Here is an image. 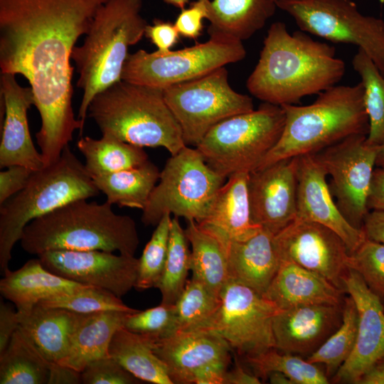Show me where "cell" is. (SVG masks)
<instances>
[{
	"label": "cell",
	"mask_w": 384,
	"mask_h": 384,
	"mask_svg": "<svg viewBox=\"0 0 384 384\" xmlns=\"http://www.w3.org/2000/svg\"><path fill=\"white\" fill-rule=\"evenodd\" d=\"M110 0H0V69L21 75L41 117L36 133L45 166L55 162L84 124L73 109L71 54Z\"/></svg>",
	"instance_id": "obj_1"
},
{
	"label": "cell",
	"mask_w": 384,
	"mask_h": 384,
	"mask_svg": "<svg viewBox=\"0 0 384 384\" xmlns=\"http://www.w3.org/2000/svg\"><path fill=\"white\" fill-rule=\"evenodd\" d=\"M345 70L334 46L315 41L302 31L290 34L286 25L277 21L267 31L247 88L264 102L296 105L305 96L336 85Z\"/></svg>",
	"instance_id": "obj_2"
},
{
	"label": "cell",
	"mask_w": 384,
	"mask_h": 384,
	"mask_svg": "<svg viewBox=\"0 0 384 384\" xmlns=\"http://www.w3.org/2000/svg\"><path fill=\"white\" fill-rule=\"evenodd\" d=\"M112 204L78 199L31 221L20 242L37 256L49 250H102L132 255L139 238L135 221L117 214Z\"/></svg>",
	"instance_id": "obj_3"
},
{
	"label": "cell",
	"mask_w": 384,
	"mask_h": 384,
	"mask_svg": "<svg viewBox=\"0 0 384 384\" xmlns=\"http://www.w3.org/2000/svg\"><path fill=\"white\" fill-rule=\"evenodd\" d=\"M364 90L355 85H334L308 105H284L281 137L259 167L319 151L354 134L368 135L369 122Z\"/></svg>",
	"instance_id": "obj_4"
},
{
	"label": "cell",
	"mask_w": 384,
	"mask_h": 384,
	"mask_svg": "<svg viewBox=\"0 0 384 384\" xmlns=\"http://www.w3.org/2000/svg\"><path fill=\"white\" fill-rule=\"evenodd\" d=\"M142 0H110L97 12L83 43L71 54L82 91L78 118L85 124L89 105L101 91L122 80L129 48L144 36Z\"/></svg>",
	"instance_id": "obj_5"
},
{
	"label": "cell",
	"mask_w": 384,
	"mask_h": 384,
	"mask_svg": "<svg viewBox=\"0 0 384 384\" xmlns=\"http://www.w3.org/2000/svg\"><path fill=\"white\" fill-rule=\"evenodd\" d=\"M102 135L141 147H164L171 155L186 146L163 89L121 80L92 100L87 110Z\"/></svg>",
	"instance_id": "obj_6"
},
{
	"label": "cell",
	"mask_w": 384,
	"mask_h": 384,
	"mask_svg": "<svg viewBox=\"0 0 384 384\" xmlns=\"http://www.w3.org/2000/svg\"><path fill=\"white\" fill-rule=\"evenodd\" d=\"M100 193L69 145L54 163L34 171L26 186L0 205V270L8 271L11 251L33 220L78 199Z\"/></svg>",
	"instance_id": "obj_7"
},
{
	"label": "cell",
	"mask_w": 384,
	"mask_h": 384,
	"mask_svg": "<svg viewBox=\"0 0 384 384\" xmlns=\"http://www.w3.org/2000/svg\"><path fill=\"white\" fill-rule=\"evenodd\" d=\"M282 106L268 102L234 115L216 125L196 146L208 165L226 178L256 170L282 133Z\"/></svg>",
	"instance_id": "obj_8"
},
{
	"label": "cell",
	"mask_w": 384,
	"mask_h": 384,
	"mask_svg": "<svg viewBox=\"0 0 384 384\" xmlns=\"http://www.w3.org/2000/svg\"><path fill=\"white\" fill-rule=\"evenodd\" d=\"M226 179L208 165L196 147L184 146L171 155L160 171L142 210V223L156 225L166 213L201 223Z\"/></svg>",
	"instance_id": "obj_9"
},
{
	"label": "cell",
	"mask_w": 384,
	"mask_h": 384,
	"mask_svg": "<svg viewBox=\"0 0 384 384\" xmlns=\"http://www.w3.org/2000/svg\"><path fill=\"white\" fill-rule=\"evenodd\" d=\"M193 46L166 53L139 50L129 53L122 80L150 87H167L194 80L230 63L243 60L242 41L221 35Z\"/></svg>",
	"instance_id": "obj_10"
},
{
	"label": "cell",
	"mask_w": 384,
	"mask_h": 384,
	"mask_svg": "<svg viewBox=\"0 0 384 384\" xmlns=\"http://www.w3.org/2000/svg\"><path fill=\"white\" fill-rule=\"evenodd\" d=\"M163 90L186 146L196 147L221 121L254 110L252 98L230 87L225 67Z\"/></svg>",
	"instance_id": "obj_11"
},
{
	"label": "cell",
	"mask_w": 384,
	"mask_h": 384,
	"mask_svg": "<svg viewBox=\"0 0 384 384\" xmlns=\"http://www.w3.org/2000/svg\"><path fill=\"white\" fill-rule=\"evenodd\" d=\"M301 31L362 49L384 75V21L365 16L351 0H279Z\"/></svg>",
	"instance_id": "obj_12"
},
{
	"label": "cell",
	"mask_w": 384,
	"mask_h": 384,
	"mask_svg": "<svg viewBox=\"0 0 384 384\" xmlns=\"http://www.w3.org/2000/svg\"><path fill=\"white\" fill-rule=\"evenodd\" d=\"M280 310L250 287L228 280L217 312L202 329L218 334L238 354L255 356L275 348L272 321Z\"/></svg>",
	"instance_id": "obj_13"
},
{
	"label": "cell",
	"mask_w": 384,
	"mask_h": 384,
	"mask_svg": "<svg viewBox=\"0 0 384 384\" xmlns=\"http://www.w3.org/2000/svg\"><path fill=\"white\" fill-rule=\"evenodd\" d=\"M367 135L354 134L316 153L331 176L329 186L345 218L361 229L369 211L367 202L378 146L366 142Z\"/></svg>",
	"instance_id": "obj_14"
},
{
	"label": "cell",
	"mask_w": 384,
	"mask_h": 384,
	"mask_svg": "<svg viewBox=\"0 0 384 384\" xmlns=\"http://www.w3.org/2000/svg\"><path fill=\"white\" fill-rule=\"evenodd\" d=\"M279 262H290L317 273L344 290L349 252L344 241L319 223L295 219L273 236Z\"/></svg>",
	"instance_id": "obj_15"
},
{
	"label": "cell",
	"mask_w": 384,
	"mask_h": 384,
	"mask_svg": "<svg viewBox=\"0 0 384 384\" xmlns=\"http://www.w3.org/2000/svg\"><path fill=\"white\" fill-rule=\"evenodd\" d=\"M48 271L69 280L107 290L121 298L134 288L139 259L102 250H49L38 255Z\"/></svg>",
	"instance_id": "obj_16"
},
{
	"label": "cell",
	"mask_w": 384,
	"mask_h": 384,
	"mask_svg": "<svg viewBox=\"0 0 384 384\" xmlns=\"http://www.w3.org/2000/svg\"><path fill=\"white\" fill-rule=\"evenodd\" d=\"M298 157L284 159L249 174L252 221L275 235L297 218Z\"/></svg>",
	"instance_id": "obj_17"
},
{
	"label": "cell",
	"mask_w": 384,
	"mask_h": 384,
	"mask_svg": "<svg viewBox=\"0 0 384 384\" xmlns=\"http://www.w3.org/2000/svg\"><path fill=\"white\" fill-rule=\"evenodd\" d=\"M343 283L356 306L358 324L354 348L336 371L334 380L358 383L365 373L384 358V305L356 272L348 269Z\"/></svg>",
	"instance_id": "obj_18"
},
{
	"label": "cell",
	"mask_w": 384,
	"mask_h": 384,
	"mask_svg": "<svg viewBox=\"0 0 384 384\" xmlns=\"http://www.w3.org/2000/svg\"><path fill=\"white\" fill-rule=\"evenodd\" d=\"M298 157L297 219L315 222L338 234L350 253L366 240L362 230L342 215L330 191L327 174L315 154Z\"/></svg>",
	"instance_id": "obj_19"
},
{
	"label": "cell",
	"mask_w": 384,
	"mask_h": 384,
	"mask_svg": "<svg viewBox=\"0 0 384 384\" xmlns=\"http://www.w3.org/2000/svg\"><path fill=\"white\" fill-rule=\"evenodd\" d=\"M153 350L166 367L173 384H191L196 373L206 366L228 368L232 348L216 333L196 329L154 338Z\"/></svg>",
	"instance_id": "obj_20"
},
{
	"label": "cell",
	"mask_w": 384,
	"mask_h": 384,
	"mask_svg": "<svg viewBox=\"0 0 384 384\" xmlns=\"http://www.w3.org/2000/svg\"><path fill=\"white\" fill-rule=\"evenodd\" d=\"M1 110H4L1 125L0 168L21 165L33 171L45 166L41 154L32 141L28 110L34 105L31 87H23L16 75L1 73Z\"/></svg>",
	"instance_id": "obj_21"
},
{
	"label": "cell",
	"mask_w": 384,
	"mask_h": 384,
	"mask_svg": "<svg viewBox=\"0 0 384 384\" xmlns=\"http://www.w3.org/2000/svg\"><path fill=\"white\" fill-rule=\"evenodd\" d=\"M341 305L307 304L281 309L273 318L275 348L310 356L340 326Z\"/></svg>",
	"instance_id": "obj_22"
},
{
	"label": "cell",
	"mask_w": 384,
	"mask_h": 384,
	"mask_svg": "<svg viewBox=\"0 0 384 384\" xmlns=\"http://www.w3.org/2000/svg\"><path fill=\"white\" fill-rule=\"evenodd\" d=\"M248 173H238L227 178L218 191L211 208L201 223L224 244L245 240L262 228L251 217L248 197Z\"/></svg>",
	"instance_id": "obj_23"
},
{
	"label": "cell",
	"mask_w": 384,
	"mask_h": 384,
	"mask_svg": "<svg viewBox=\"0 0 384 384\" xmlns=\"http://www.w3.org/2000/svg\"><path fill=\"white\" fill-rule=\"evenodd\" d=\"M342 289L321 275L290 262H280L264 297L286 309L307 304L341 305Z\"/></svg>",
	"instance_id": "obj_24"
},
{
	"label": "cell",
	"mask_w": 384,
	"mask_h": 384,
	"mask_svg": "<svg viewBox=\"0 0 384 384\" xmlns=\"http://www.w3.org/2000/svg\"><path fill=\"white\" fill-rule=\"evenodd\" d=\"M273 236L262 228L245 240L228 243L226 255L229 280L246 285L263 295L280 264Z\"/></svg>",
	"instance_id": "obj_25"
},
{
	"label": "cell",
	"mask_w": 384,
	"mask_h": 384,
	"mask_svg": "<svg viewBox=\"0 0 384 384\" xmlns=\"http://www.w3.org/2000/svg\"><path fill=\"white\" fill-rule=\"evenodd\" d=\"M84 285L46 269L39 258L27 261L19 269L8 271L0 280V292L16 307L20 315L29 313L41 301L76 291Z\"/></svg>",
	"instance_id": "obj_26"
},
{
	"label": "cell",
	"mask_w": 384,
	"mask_h": 384,
	"mask_svg": "<svg viewBox=\"0 0 384 384\" xmlns=\"http://www.w3.org/2000/svg\"><path fill=\"white\" fill-rule=\"evenodd\" d=\"M81 315L64 309L36 304L29 313L19 314L18 329L50 363L60 364L68 354Z\"/></svg>",
	"instance_id": "obj_27"
},
{
	"label": "cell",
	"mask_w": 384,
	"mask_h": 384,
	"mask_svg": "<svg viewBox=\"0 0 384 384\" xmlns=\"http://www.w3.org/2000/svg\"><path fill=\"white\" fill-rule=\"evenodd\" d=\"M209 36L244 41L264 27L277 6L273 0H206Z\"/></svg>",
	"instance_id": "obj_28"
},
{
	"label": "cell",
	"mask_w": 384,
	"mask_h": 384,
	"mask_svg": "<svg viewBox=\"0 0 384 384\" xmlns=\"http://www.w3.org/2000/svg\"><path fill=\"white\" fill-rule=\"evenodd\" d=\"M128 314L116 311L82 314L68 354L60 364L81 373L89 363L109 356L112 338L123 326Z\"/></svg>",
	"instance_id": "obj_29"
},
{
	"label": "cell",
	"mask_w": 384,
	"mask_h": 384,
	"mask_svg": "<svg viewBox=\"0 0 384 384\" xmlns=\"http://www.w3.org/2000/svg\"><path fill=\"white\" fill-rule=\"evenodd\" d=\"M154 337L118 329L109 346V355L141 381L173 384L166 367L153 350Z\"/></svg>",
	"instance_id": "obj_30"
},
{
	"label": "cell",
	"mask_w": 384,
	"mask_h": 384,
	"mask_svg": "<svg viewBox=\"0 0 384 384\" xmlns=\"http://www.w3.org/2000/svg\"><path fill=\"white\" fill-rule=\"evenodd\" d=\"M185 232L191 245L192 278L201 281L213 294L220 297L223 288L229 280L224 244L194 220H188Z\"/></svg>",
	"instance_id": "obj_31"
},
{
	"label": "cell",
	"mask_w": 384,
	"mask_h": 384,
	"mask_svg": "<svg viewBox=\"0 0 384 384\" xmlns=\"http://www.w3.org/2000/svg\"><path fill=\"white\" fill-rule=\"evenodd\" d=\"M159 176L158 167L148 160L132 169L92 178L110 204L143 210Z\"/></svg>",
	"instance_id": "obj_32"
},
{
	"label": "cell",
	"mask_w": 384,
	"mask_h": 384,
	"mask_svg": "<svg viewBox=\"0 0 384 384\" xmlns=\"http://www.w3.org/2000/svg\"><path fill=\"white\" fill-rule=\"evenodd\" d=\"M77 147L85 157V166L92 178L132 169L149 160L143 147L112 137H83Z\"/></svg>",
	"instance_id": "obj_33"
},
{
	"label": "cell",
	"mask_w": 384,
	"mask_h": 384,
	"mask_svg": "<svg viewBox=\"0 0 384 384\" xmlns=\"http://www.w3.org/2000/svg\"><path fill=\"white\" fill-rule=\"evenodd\" d=\"M50 364L18 329L0 354V384L48 383Z\"/></svg>",
	"instance_id": "obj_34"
},
{
	"label": "cell",
	"mask_w": 384,
	"mask_h": 384,
	"mask_svg": "<svg viewBox=\"0 0 384 384\" xmlns=\"http://www.w3.org/2000/svg\"><path fill=\"white\" fill-rule=\"evenodd\" d=\"M185 230L178 218H171L167 257L161 277L156 288L161 295V304H175L187 282L191 271V250Z\"/></svg>",
	"instance_id": "obj_35"
},
{
	"label": "cell",
	"mask_w": 384,
	"mask_h": 384,
	"mask_svg": "<svg viewBox=\"0 0 384 384\" xmlns=\"http://www.w3.org/2000/svg\"><path fill=\"white\" fill-rule=\"evenodd\" d=\"M363 87L364 105L369 122L366 142L372 146L384 144V75L361 48L352 59Z\"/></svg>",
	"instance_id": "obj_36"
},
{
	"label": "cell",
	"mask_w": 384,
	"mask_h": 384,
	"mask_svg": "<svg viewBox=\"0 0 384 384\" xmlns=\"http://www.w3.org/2000/svg\"><path fill=\"white\" fill-rule=\"evenodd\" d=\"M358 324L357 308L349 296L343 303L340 326L306 360L314 364H324L327 375L337 371L354 348Z\"/></svg>",
	"instance_id": "obj_37"
},
{
	"label": "cell",
	"mask_w": 384,
	"mask_h": 384,
	"mask_svg": "<svg viewBox=\"0 0 384 384\" xmlns=\"http://www.w3.org/2000/svg\"><path fill=\"white\" fill-rule=\"evenodd\" d=\"M258 377L272 372H280L293 384H326L327 376L316 366L293 353L271 348L255 356L245 357Z\"/></svg>",
	"instance_id": "obj_38"
},
{
	"label": "cell",
	"mask_w": 384,
	"mask_h": 384,
	"mask_svg": "<svg viewBox=\"0 0 384 384\" xmlns=\"http://www.w3.org/2000/svg\"><path fill=\"white\" fill-rule=\"evenodd\" d=\"M220 304V297L203 282L192 278L175 303L176 331L202 329L209 323Z\"/></svg>",
	"instance_id": "obj_39"
},
{
	"label": "cell",
	"mask_w": 384,
	"mask_h": 384,
	"mask_svg": "<svg viewBox=\"0 0 384 384\" xmlns=\"http://www.w3.org/2000/svg\"><path fill=\"white\" fill-rule=\"evenodd\" d=\"M37 304L64 309L78 314L107 311L134 313L139 311L124 304L121 298L112 292L92 286H85L72 292L46 299Z\"/></svg>",
	"instance_id": "obj_40"
},
{
	"label": "cell",
	"mask_w": 384,
	"mask_h": 384,
	"mask_svg": "<svg viewBox=\"0 0 384 384\" xmlns=\"http://www.w3.org/2000/svg\"><path fill=\"white\" fill-rule=\"evenodd\" d=\"M171 218L165 214L156 225L152 235L139 259L138 274L134 288L144 291L156 287L166 262Z\"/></svg>",
	"instance_id": "obj_41"
},
{
	"label": "cell",
	"mask_w": 384,
	"mask_h": 384,
	"mask_svg": "<svg viewBox=\"0 0 384 384\" xmlns=\"http://www.w3.org/2000/svg\"><path fill=\"white\" fill-rule=\"evenodd\" d=\"M346 265L362 277L372 292L384 299V244L366 238L348 255Z\"/></svg>",
	"instance_id": "obj_42"
},
{
	"label": "cell",
	"mask_w": 384,
	"mask_h": 384,
	"mask_svg": "<svg viewBox=\"0 0 384 384\" xmlns=\"http://www.w3.org/2000/svg\"><path fill=\"white\" fill-rule=\"evenodd\" d=\"M123 327L140 334L162 338L176 332L175 306L160 304L146 309L128 314Z\"/></svg>",
	"instance_id": "obj_43"
},
{
	"label": "cell",
	"mask_w": 384,
	"mask_h": 384,
	"mask_svg": "<svg viewBox=\"0 0 384 384\" xmlns=\"http://www.w3.org/2000/svg\"><path fill=\"white\" fill-rule=\"evenodd\" d=\"M83 384H137L141 380L110 355L89 363L81 372Z\"/></svg>",
	"instance_id": "obj_44"
},
{
	"label": "cell",
	"mask_w": 384,
	"mask_h": 384,
	"mask_svg": "<svg viewBox=\"0 0 384 384\" xmlns=\"http://www.w3.org/2000/svg\"><path fill=\"white\" fill-rule=\"evenodd\" d=\"M208 9L206 0H196L188 8L181 9L174 26L180 36L196 39L203 29V21L207 19Z\"/></svg>",
	"instance_id": "obj_45"
},
{
	"label": "cell",
	"mask_w": 384,
	"mask_h": 384,
	"mask_svg": "<svg viewBox=\"0 0 384 384\" xmlns=\"http://www.w3.org/2000/svg\"><path fill=\"white\" fill-rule=\"evenodd\" d=\"M34 171L21 165L6 167L0 172V205L21 191Z\"/></svg>",
	"instance_id": "obj_46"
},
{
	"label": "cell",
	"mask_w": 384,
	"mask_h": 384,
	"mask_svg": "<svg viewBox=\"0 0 384 384\" xmlns=\"http://www.w3.org/2000/svg\"><path fill=\"white\" fill-rule=\"evenodd\" d=\"M144 36L148 38L160 53H166L177 43L179 33L174 24L155 19L153 24H148Z\"/></svg>",
	"instance_id": "obj_47"
},
{
	"label": "cell",
	"mask_w": 384,
	"mask_h": 384,
	"mask_svg": "<svg viewBox=\"0 0 384 384\" xmlns=\"http://www.w3.org/2000/svg\"><path fill=\"white\" fill-rule=\"evenodd\" d=\"M18 313L2 300L0 302V354L6 348L14 333L18 329Z\"/></svg>",
	"instance_id": "obj_48"
},
{
	"label": "cell",
	"mask_w": 384,
	"mask_h": 384,
	"mask_svg": "<svg viewBox=\"0 0 384 384\" xmlns=\"http://www.w3.org/2000/svg\"><path fill=\"white\" fill-rule=\"evenodd\" d=\"M361 229L367 239L384 244V210H369Z\"/></svg>",
	"instance_id": "obj_49"
},
{
	"label": "cell",
	"mask_w": 384,
	"mask_h": 384,
	"mask_svg": "<svg viewBox=\"0 0 384 384\" xmlns=\"http://www.w3.org/2000/svg\"><path fill=\"white\" fill-rule=\"evenodd\" d=\"M367 206L370 210H384V169L376 167L373 174Z\"/></svg>",
	"instance_id": "obj_50"
},
{
	"label": "cell",
	"mask_w": 384,
	"mask_h": 384,
	"mask_svg": "<svg viewBox=\"0 0 384 384\" xmlns=\"http://www.w3.org/2000/svg\"><path fill=\"white\" fill-rule=\"evenodd\" d=\"M48 384L82 383L81 373L65 366L50 363L49 367Z\"/></svg>",
	"instance_id": "obj_51"
},
{
	"label": "cell",
	"mask_w": 384,
	"mask_h": 384,
	"mask_svg": "<svg viewBox=\"0 0 384 384\" xmlns=\"http://www.w3.org/2000/svg\"><path fill=\"white\" fill-rule=\"evenodd\" d=\"M227 368L220 366H208L196 373L193 383L224 384Z\"/></svg>",
	"instance_id": "obj_52"
},
{
	"label": "cell",
	"mask_w": 384,
	"mask_h": 384,
	"mask_svg": "<svg viewBox=\"0 0 384 384\" xmlns=\"http://www.w3.org/2000/svg\"><path fill=\"white\" fill-rule=\"evenodd\" d=\"M259 377L252 375L245 371L235 359L234 368L228 371L225 375L224 384H260Z\"/></svg>",
	"instance_id": "obj_53"
},
{
	"label": "cell",
	"mask_w": 384,
	"mask_h": 384,
	"mask_svg": "<svg viewBox=\"0 0 384 384\" xmlns=\"http://www.w3.org/2000/svg\"><path fill=\"white\" fill-rule=\"evenodd\" d=\"M358 384H384V363L379 362L366 373Z\"/></svg>",
	"instance_id": "obj_54"
},
{
	"label": "cell",
	"mask_w": 384,
	"mask_h": 384,
	"mask_svg": "<svg viewBox=\"0 0 384 384\" xmlns=\"http://www.w3.org/2000/svg\"><path fill=\"white\" fill-rule=\"evenodd\" d=\"M267 378L272 384H293L289 377L280 372H272L267 375Z\"/></svg>",
	"instance_id": "obj_55"
},
{
	"label": "cell",
	"mask_w": 384,
	"mask_h": 384,
	"mask_svg": "<svg viewBox=\"0 0 384 384\" xmlns=\"http://www.w3.org/2000/svg\"><path fill=\"white\" fill-rule=\"evenodd\" d=\"M375 166L384 169V144L378 146Z\"/></svg>",
	"instance_id": "obj_56"
},
{
	"label": "cell",
	"mask_w": 384,
	"mask_h": 384,
	"mask_svg": "<svg viewBox=\"0 0 384 384\" xmlns=\"http://www.w3.org/2000/svg\"><path fill=\"white\" fill-rule=\"evenodd\" d=\"M163 1L177 8L183 9L189 0H163Z\"/></svg>",
	"instance_id": "obj_57"
},
{
	"label": "cell",
	"mask_w": 384,
	"mask_h": 384,
	"mask_svg": "<svg viewBox=\"0 0 384 384\" xmlns=\"http://www.w3.org/2000/svg\"><path fill=\"white\" fill-rule=\"evenodd\" d=\"M380 362L384 363V358H383Z\"/></svg>",
	"instance_id": "obj_58"
},
{
	"label": "cell",
	"mask_w": 384,
	"mask_h": 384,
	"mask_svg": "<svg viewBox=\"0 0 384 384\" xmlns=\"http://www.w3.org/2000/svg\"><path fill=\"white\" fill-rule=\"evenodd\" d=\"M275 3L277 1H279V0H273Z\"/></svg>",
	"instance_id": "obj_59"
}]
</instances>
